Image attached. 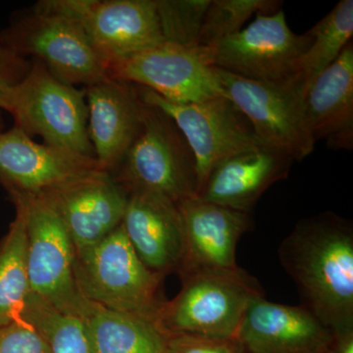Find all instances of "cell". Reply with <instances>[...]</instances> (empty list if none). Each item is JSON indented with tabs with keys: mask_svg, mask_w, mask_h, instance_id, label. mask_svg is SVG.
Returning <instances> with one entry per match:
<instances>
[{
	"mask_svg": "<svg viewBox=\"0 0 353 353\" xmlns=\"http://www.w3.org/2000/svg\"><path fill=\"white\" fill-rule=\"evenodd\" d=\"M279 259L301 304L334 334L353 330V228L333 212L299 221L282 241Z\"/></svg>",
	"mask_w": 353,
	"mask_h": 353,
	"instance_id": "obj_1",
	"label": "cell"
},
{
	"mask_svg": "<svg viewBox=\"0 0 353 353\" xmlns=\"http://www.w3.org/2000/svg\"><path fill=\"white\" fill-rule=\"evenodd\" d=\"M74 273L83 299L157 324L166 301L165 277L139 259L122 224L97 245L75 252Z\"/></svg>",
	"mask_w": 353,
	"mask_h": 353,
	"instance_id": "obj_2",
	"label": "cell"
},
{
	"mask_svg": "<svg viewBox=\"0 0 353 353\" xmlns=\"http://www.w3.org/2000/svg\"><path fill=\"white\" fill-rule=\"evenodd\" d=\"M182 289L162 306L157 325L164 333L236 338L246 309L264 296L256 279L241 267L180 277Z\"/></svg>",
	"mask_w": 353,
	"mask_h": 353,
	"instance_id": "obj_3",
	"label": "cell"
},
{
	"mask_svg": "<svg viewBox=\"0 0 353 353\" xmlns=\"http://www.w3.org/2000/svg\"><path fill=\"white\" fill-rule=\"evenodd\" d=\"M3 110L27 136L95 159L85 90L62 82L39 62L32 61L27 75L10 90Z\"/></svg>",
	"mask_w": 353,
	"mask_h": 353,
	"instance_id": "obj_4",
	"label": "cell"
},
{
	"mask_svg": "<svg viewBox=\"0 0 353 353\" xmlns=\"http://www.w3.org/2000/svg\"><path fill=\"white\" fill-rule=\"evenodd\" d=\"M143 102L141 129L113 178L128 192L150 190L176 203L197 196L196 161L187 139L170 116Z\"/></svg>",
	"mask_w": 353,
	"mask_h": 353,
	"instance_id": "obj_5",
	"label": "cell"
},
{
	"mask_svg": "<svg viewBox=\"0 0 353 353\" xmlns=\"http://www.w3.org/2000/svg\"><path fill=\"white\" fill-rule=\"evenodd\" d=\"M0 44L31 57L68 85L90 87L108 80V66L75 21L39 2L0 34Z\"/></svg>",
	"mask_w": 353,
	"mask_h": 353,
	"instance_id": "obj_6",
	"label": "cell"
},
{
	"mask_svg": "<svg viewBox=\"0 0 353 353\" xmlns=\"http://www.w3.org/2000/svg\"><path fill=\"white\" fill-rule=\"evenodd\" d=\"M24 204L30 294L79 317L87 299L77 285L75 248L57 211L41 196H12Z\"/></svg>",
	"mask_w": 353,
	"mask_h": 353,
	"instance_id": "obj_7",
	"label": "cell"
},
{
	"mask_svg": "<svg viewBox=\"0 0 353 353\" xmlns=\"http://www.w3.org/2000/svg\"><path fill=\"white\" fill-rule=\"evenodd\" d=\"M75 21L109 67L165 43L157 0H43Z\"/></svg>",
	"mask_w": 353,
	"mask_h": 353,
	"instance_id": "obj_8",
	"label": "cell"
},
{
	"mask_svg": "<svg viewBox=\"0 0 353 353\" xmlns=\"http://www.w3.org/2000/svg\"><path fill=\"white\" fill-rule=\"evenodd\" d=\"M312 41L307 32L294 34L280 9L257 14L252 24L209 51L216 68L250 80L289 82L296 80L301 58Z\"/></svg>",
	"mask_w": 353,
	"mask_h": 353,
	"instance_id": "obj_9",
	"label": "cell"
},
{
	"mask_svg": "<svg viewBox=\"0 0 353 353\" xmlns=\"http://www.w3.org/2000/svg\"><path fill=\"white\" fill-rule=\"evenodd\" d=\"M216 71L225 97L248 118L263 145L288 153L294 161L312 153L315 143L304 125L303 87L299 81L262 82Z\"/></svg>",
	"mask_w": 353,
	"mask_h": 353,
	"instance_id": "obj_10",
	"label": "cell"
},
{
	"mask_svg": "<svg viewBox=\"0 0 353 353\" xmlns=\"http://www.w3.org/2000/svg\"><path fill=\"white\" fill-rule=\"evenodd\" d=\"M137 87L141 99L170 116L187 139L196 158L199 192L209 173L221 162L265 145L248 118L226 97L183 104L167 101L141 85Z\"/></svg>",
	"mask_w": 353,
	"mask_h": 353,
	"instance_id": "obj_11",
	"label": "cell"
},
{
	"mask_svg": "<svg viewBox=\"0 0 353 353\" xmlns=\"http://www.w3.org/2000/svg\"><path fill=\"white\" fill-rule=\"evenodd\" d=\"M109 77L167 101L196 103L225 97L209 48L165 43L109 67Z\"/></svg>",
	"mask_w": 353,
	"mask_h": 353,
	"instance_id": "obj_12",
	"label": "cell"
},
{
	"mask_svg": "<svg viewBox=\"0 0 353 353\" xmlns=\"http://www.w3.org/2000/svg\"><path fill=\"white\" fill-rule=\"evenodd\" d=\"M57 211L75 252L97 245L122 224L129 192L111 174L97 171L41 194Z\"/></svg>",
	"mask_w": 353,
	"mask_h": 353,
	"instance_id": "obj_13",
	"label": "cell"
},
{
	"mask_svg": "<svg viewBox=\"0 0 353 353\" xmlns=\"http://www.w3.org/2000/svg\"><path fill=\"white\" fill-rule=\"evenodd\" d=\"M101 170L94 158L37 143L18 128L0 132V181L12 196H41Z\"/></svg>",
	"mask_w": 353,
	"mask_h": 353,
	"instance_id": "obj_14",
	"label": "cell"
},
{
	"mask_svg": "<svg viewBox=\"0 0 353 353\" xmlns=\"http://www.w3.org/2000/svg\"><path fill=\"white\" fill-rule=\"evenodd\" d=\"M185 246L180 277L201 271L233 270L236 245L252 226V213L190 197L179 202Z\"/></svg>",
	"mask_w": 353,
	"mask_h": 353,
	"instance_id": "obj_15",
	"label": "cell"
},
{
	"mask_svg": "<svg viewBox=\"0 0 353 353\" xmlns=\"http://www.w3.org/2000/svg\"><path fill=\"white\" fill-rule=\"evenodd\" d=\"M334 334L303 304L285 305L261 296L246 309L236 339L246 353H326Z\"/></svg>",
	"mask_w": 353,
	"mask_h": 353,
	"instance_id": "obj_16",
	"label": "cell"
},
{
	"mask_svg": "<svg viewBox=\"0 0 353 353\" xmlns=\"http://www.w3.org/2000/svg\"><path fill=\"white\" fill-rule=\"evenodd\" d=\"M83 90L95 160L102 170L112 175L138 136L145 102L137 85L112 78Z\"/></svg>",
	"mask_w": 353,
	"mask_h": 353,
	"instance_id": "obj_17",
	"label": "cell"
},
{
	"mask_svg": "<svg viewBox=\"0 0 353 353\" xmlns=\"http://www.w3.org/2000/svg\"><path fill=\"white\" fill-rule=\"evenodd\" d=\"M122 226L139 259L150 270L163 277L178 273L185 233L176 202L150 190H129Z\"/></svg>",
	"mask_w": 353,
	"mask_h": 353,
	"instance_id": "obj_18",
	"label": "cell"
},
{
	"mask_svg": "<svg viewBox=\"0 0 353 353\" xmlns=\"http://www.w3.org/2000/svg\"><path fill=\"white\" fill-rule=\"evenodd\" d=\"M304 125L314 143L353 148V41L303 92Z\"/></svg>",
	"mask_w": 353,
	"mask_h": 353,
	"instance_id": "obj_19",
	"label": "cell"
},
{
	"mask_svg": "<svg viewBox=\"0 0 353 353\" xmlns=\"http://www.w3.org/2000/svg\"><path fill=\"white\" fill-rule=\"evenodd\" d=\"M294 162L288 153L270 146L245 150L215 166L197 196L225 208L252 212L269 188L288 178Z\"/></svg>",
	"mask_w": 353,
	"mask_h": 353,
	"instance_id": "obj_20",
	"label": "cell"
},
{
	"mask_svg": "<svg viewBox=\"0 0 353 353\" xmlns=\"http://www.w3.org/2000/svg\"><path fill=\"white\" fill-rule=\"evenodd\" d=\"M79 319L92 353H165L167 334L157 323L85 301Z\"/></svg>",
	"mask_w": 353,
	"mask_h": 353,
	"instance_id": "obj_21",
	"label": "cell"
},
{
	"mask_svg": "<svg viewBox=\"0 0 353 353\" xmlns=\"http://www.w3.org/2000/svg\"><path fill=\"white\" fill-rule=\"evenodd\" d=\"M13 199L16 217L0 245V327L20 319L30 294L25 208Z\"/></svg>",
	"mask_w": 353,
	"mask_h": 353,
	"instance_id": "obj_22",
	"label": "cell"
},
{
	"mask_svg": "<svg viewBox=\"0 0 353 353\" xmlns=\"http://www.w3.org/2000/svg\"><path fill=\"white\" fill-rule=\"evenodd\" d=\"M310 48L301 58L296 80L303 92L313 80L336 61L353 36V1L341 0L307 32Z\"/></svg>",
	"mask_w": 353,
	"mask_h": 353,
	"instance_id": "obj_23",
	"label": "cell"
},
{
	"mask_svg": "<svg viewBox=\"0 0 353 353\" xmlns=\"http://www.w3.org/2000/svg\"><path fill=\"white\" fill-rule=\"evenodd\" d=\"M21 318L39 330L50 345L51 353H92L78 317L51 307L32 294L28 296Z\"/></svg>",
	"mask_w": 353,
	"mask_h": 353,
	"instance_id": "obj_24",
	"label": "cell"
},
{
	"mask_svg": "<svg viewBox=\"0 0 353 353\" xmlns=\"http://www.w3.org/2000/svg\"><path fill=\"white\" fill-rule=\"evenodd\" d=\"M275 0H210L204 15L196 46L210 48L228 37L240 32L254 14L280 10Z\"/></svg>",
	"mask_w": 353,
	"mask_h": 353,
	"instance_id": "obj_25",
	"label": "cell"
},
{
	"mask_svg": "<svg viewBox=\"0 0 353 353\" xmlns=\"http://www.w3.org/2000/svg\"><path fill=\"white\" fill-rule=\"evenodd\" d=\"M210 0H157L165 41L197 46V38Z\"/></svg>",
	"mask_w": 353,
	"mask_h": 353,
	"instance_id": "obj_26",
	"label": "cell"
},
{
	"mask_svg": "<svg viewBox=\"0 0 353 353\" xmlns=\"http://www.w3.org/2000/svg\"><path fill=\"white\" fill-rule=\"evenodd\" d=\"M0 353H51V350L39 330L20 318L0 327Z\"/></svg>",
	"mask_w": 353,
	"mask_h": 353,
	"instance_id": "obj_27",
	"label": "cell"
},
{
	"mask_svg": "<svg viewBox=\"0 0 353 353\" xmlns=\"http://www.w3.org/2000/svg\"><path fill=\"white\" fill-rule=\"evenodd\" d=\"M165 353H246L236 338L218 339L167 334Z\"/></svg>",
	"mask_w": 353,
	"mask_h": 353,
	"instance_id": "obj_28",
	"label": "cell"
},
{
	"mask_svg": "<svg viewBox=\"0 0 353 353\" xmlns=\"http://www.w3.org/2000/svg\"><path fill=\"white\" fill-rule=\"evenodd\" d=\"M32 67V62L21 57L0 44V111L9 92L24 79Z\"/></svg>",
	"mask_w": 353,
	"mask_h": 353,
	"instance_id": "obj_29",
	"label": "cell"
},
{
	"mask_svg": "<svg viewBox=\"0 0 353 353\" xmlns=\"http://www.w3.org/2000/svg\"><path fill=\"white\" fill-rule=\"evenodd\" d=\"M326 353H353V330L334 334Z\"/></svg>",
	"mask_w": 353,
	"mask_h": 353,
	"instance_id": "obj_30",
	"label": "cell"
}]
</instances>
